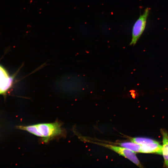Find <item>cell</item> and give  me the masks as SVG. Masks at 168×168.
Masks as SVG:
<instances>
[{"instance_id": "6da1fadb", "label": "cell", "mask_w": 168, "mask_h": 168, "mask_svg": "<svg viewBox=\"0 0 168 168\" xmlns=\"http://www.w3.org/2000/svg\"><path fill=\"white\" fill-rule=\"evenodd\" d=\"M18 128L40 138L44 142L63 137L65 132L58 121L53 123H40L27 126H20Z\"/></svg>"}, {"instance_id": "7a4b0ae2", "label": "cell", "mask_w": 168, "mask_h": 168, "mask_svg": "<svg viewBox=\"0 0 168 168\" xmlns=\"http://www.w3.org/2000/svg\"><path fill=\"white\" fill-rule=\"evenodd\" d=\"M149 11V8H146L134 23L132 29L130 45H135L144 31Z\"/></svg>"}, {"instance_id": "3957f363", "label": "cell", "mask_w": 168, "mask_h": 168, "mask_svg": "<svg viewBox=\"0 0 168 168\" xmlns=\"http://www.w3.org/2000/svg\"><path fill=\"white\" fill-rule=\"evenodd\" d=\"M96 143L108 148L128 159L139 167H143L142 165L137 157L135 152L132 151L120 146H114L104 143Z\"/></svg>"}, {"instance_id": "277c9868", "label": "cell", "mask_w": 168, "mask_h": 168, "mask_svg": "<svg viewBox=\"0 0 168 168\" xmlns=\"http://www.w3.org/2000/svg\"><path fill=\"white\" fill-rule=\"evenodd\" d=\"M13 80V78L0 66V94L4 93L11 87Z\"/></svg>"}, {"instance_id": "5b68a950", "label": "cell", "mask_w": 168, "mask_h": 168, "mask_svg": "<svg viewBox=\"0 0 168 168\" xmlns=\"http://www.w3.org/2000/svg\"><path fill=\"white\" fill-rule=\"evenodd\" d=\"M141 145L140 153L162 154V146L156 141Z\"/></svg>"}, {"instance_id": "8992f818", "label": "cell", "mask_w": 168, "mask_h": 168, "mask_svg": "<svg viewBox=\"0 0 168 168\" xmlns=\"http://www.w3.org/2000/svg\"><path fill=\"white\" fill-rule=\"evenodd\" d=\"M163 137L162 154L164 159V167L168 168V133L164 129H161Z\"/></svg>"}, {"instance_id": "52a82bcc", "label": "cell", "mask_w": 168, "mask_h": 168, "mask_svg": "<svg viewBox=\"0 0 168 168\" xmlns=\"http://www.w3.org/2000/svg\"><path fill=\"white\" fill-rule=\"evenodd\" d=\"M119 145L135 152H140V145L131 142H125L120 143Z\"/></svg>"}, {"instance_id": "ba28073f", "label": "cell", "mask_w": 168, "mask_h": 168, "mask_svg": "<svg viewBox=\"0 0 168 168\" xmlns=\"http://www.w3.org/2000/svg\"><path fill=\"white\" fill-rule=\"evenodd\" d=\"M131 142L140 145L146 144L156 141L152 139L144 137H135L130 138Z\"/></svg>"}]
</instances>
